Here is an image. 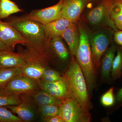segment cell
<instances>
[{"instance_id": "obj_1", "label": "cell", "mask_w": 122, "mask_h": 122, "mask_svg": "<svg viewBox=\"0 0 122 122\" xmlns=\"http://www.w3.org/2000/svg\"><path fill=\"white\" fill-rule=\"evenodd\" d=\"M9 22L27 41L25 49L18 50L25 57L26 63L36 62L50 68V64L54 57L51 48V39L46 33L45 25L21 17L11 18Z\"/></svg>"}, {"instance_id": "obj_2", "label": "cell", "mask_w": 122, "mask_h": 122, "mask_svg": "<svg viewBox=\"0 0 122 122\" xmlns=\"http://www.w3.org/2000/svg\"><path fill=\"white\" fill-rule=\"evenodd\" d=\"M63 76L67 84L68 98L74 99L89 111L91 105L86 82L74 56H72L70 65Z\"/></svg>"}, {"instance_id": "obj_3", "label": "cell", "mask_w": 122, "mask_h": 122, "mask_svg": "<svg viewBox=\"0 0 122 122\" xmlns=\"http://www.w3.org/2000/svg\"><path fill=\"white\" fill-rule=\"evenodd\" d=\"M77 24L79 30L80 40L75 57L85 76L88 91L91 92L95 83L96 73L89 42L90 32L79 20L77 22Z\"/></svg>"}, {"instance_id": "obj_4", "label": "cell", "mask_w": 122, "mask_h": 122, "mask_svg": "<svg viewBox=\"0 0 122 122\" xmlns=\"http://www.w3.org/2000/svg\"><path fill=\"white\" fill-rule=\"evenodd\" d=\"M113 31L110 28L105 27L92 31L89 34L92 56L96 70L100 68L101 58L111 42Z\"/></svg>"}, {"instance_id": "obj_5", "label": "cell", "mask_w": 122, "mask_h": 122, "mask_svg": "<svg viewBox=\"0 0 122 122\" xmlns=\"http://www.w3.org/2000/svg\"><path fill=\"white\" fill-rule=\"evenodd\" d=\"M113 0H100L98 4L86 14L85 20L92 31L105 27L110 28L115 32L119 30L116 27L110 15V7Z\"/></svg>"}, {"instance_id": "obj_6", "label": "cell", "mask_w": 122, "mask_h": 122, "mask_svg": "<svg viewBox=\"0 0 122 122\" xmlns=\"http://www.w3.org/2000/svg\"><path fill=\"white\" fill-rule=\"evenodd\" d=\"M59 116L65 122H89L91 119L89 111L70 98L63 100L59 106Z\"/></svg>"}, {"instance_id": "obj_7", "label": "cell", "mask_w": 122, "mask_h": 122, "mask_svg": "<svg viewBox=\"0 0 122 122\" xmlns=\"http://www.w3.org/2000/svg\"><path fill=\"white\" fill-rule=\"evenodd\" d=\"M63 4V0H60L54 5L45 8L34 10L28 14L21 17L45 25L55 20L62 18L61 10Z\"/></svg>"}, {"instance_id": "obj_8", "label": "cell", "mask_w": 122, "mask_h": 122, "mask_svg": "<svg viewBox=\"0 0 122 122\" xmlns=\"http://www.w3.org/2000/svg\"><path fill=\"white\" fill-rule=\"evenodd\" d=\"M22 102L16 106L4 107L12 112L16 114L23 122L34 121L37 117L39 112L38 107L35 104L30 95H20Z\"/></svg>"}, {"instance_id": "obj_9", "label": "cell", "mask_w": 122, "mask_h": 122, "mask_svg": "<svg viewBox=\"0 0 122 122\" xmlns=\"http://www.w3.org/2000/svg\"><path fill=\"white\" fill-rule=\"evenodd\" d=\"M0 39L13 51L17 45L25 46L27 43L26 39L15 27L9 22H3L0 20Z\"/></svg>"}, {"instance_id": "obj_10", "label": "cell", "mask_w": 122, "mask_h": 122, "mask_svg": "<svg viewBox=\"0 0 122 122\" xmlns=\"http://www.w3.org/2000/svg\"><path fill=\"white\" fill-rule=\"evenodd\" d=\"M18 95H30L41 90L37 81L21 75L12 80L5 87Z\"/></svg>"}, {"instance_id": "obj_11", "label": "cell", "mask_w": 122, "mask_h": 122, "mask_svg": "<svg viewBox=\"0 0 122 122\" xmlns=\"http://www.w3.org/2000/svg\"><path fill=\"white\" fill-rule=\"evenodd\" d=\"M89 0H63L61 12L62 18L71 22H77L87 5Z\"/></svg>"}, {"instance_id": "obj_12", "label": "cell", "mask_w": 122, "mask_h": 122, "mask_svg": "<svg viewBox=\"0 0 122 122\" xmlns=\"http://www.w3.org/2000/svg\"><path fill=\"white\" fill-rule=\"evenodd\" d=\"M37 81L41 90L63 100L68 98L67 84L63 76L60 80L52 82H46L40 79Z\"/></svg>"}, {"instance_id": "obj_13", "label": "cell", "mask_w": 122, "mask_h": 122, "mask_svg": "<svg viewBox=\"0 0 122 122\" xmlns=\"http://www.w3.org/2000/svg\"><path fill=\"white\" fill-rule=\"evenodd\" d=\"M26 63L25 57L19 51H0V69L22 67Z\"/></svg>"}, {"instance_id": "obj_14", "label": "cell", "mask_w": 122, "mask_h": 122, "mask_svg": "<svg viewBox=\"0 0 122 122\" xmlns=\"http://www.w3.org/2000/svg\"><path fill=\"white\" fill-rule=\"evenodd\" d=\"M61 37L68 44L71 56H75L78 49L80 40L77 22H71L63 32Z\"/></svg>"}, {"instance_id": "obj_15", "label": "cell", "mask_w": 122, "mask_h": 122, "mask_svg": "<svg viewBox=\"0 0 122 122\" xmlns=\"http://www.w3.org/2000/svg\"><path fill=\"white\" fill-rule=\"evenodd\" d=\"M116 51L115 46L112 45L107 50L101 58L100 66L102 75L104 78L110 77Z\"/></svg>"}, {"instance_id": "obj_16", "label": "cell", "mask_w": 122, "mask_h": 122, "mask_svg": "<svg viewBox=\"0 0 122 122\" xmlns=\"http://www.w3.org/2000/svg\"><path fill=\"white\" fill-rule=\"evenodd\" d=\"M30 95L33 101L38 107L48 105L60 106L63 100L41 89Z\"/></svg>"}, {"instance_id": "obj_17", "label": "cell", "mask_w": 122, "mask_h": 122, "mask_svg": "<svg viewBox=\"0 0 122 122\" xmlns=\"http://www.w3.org/2000/svg\"><path fill=\"white\" fill-rule=\"evenodd\" d=\"M62 39L61 36L52 38L50 44L54 58H57L61 61L65 62L69 58L70 53L66 47Z\"/></svg>"}, {"instance_id": "obj_18", "label": "cell", "mask_w": 122, "mask_h": 122, "mask_svg": "<svg viewBox=\"0 0 122 122\" xmlns=\"http://www.w3.org/2000/svg\"><path fill=\"white\" fill-rule=\"evenodd\" d=\"M71 22L65 18H61L53 21L45 25L46 32L49 37L61 36L62 34Z\"/></svg>"}, {"instance_id": "obj_19", "label": "cell", "mask_w": 122, "mask_h": 122, "mask_svg": "<svg viewBox=\"0 0 122 122\" xmlns=\"http://www.w3.org/2000/svg\"><path fill=\"white\" fill-rule=\"evenodd\" d=\"M47 68H49L36 62L27 63L22 67V75L35 81H38Z\"/></svg>"}, {"instance_id": "obj_20", "label": "cell", "mask_w": 122, "mask_h": 122, "mask_svg": "<svg viewBox=\"0 0 122 122\" xmlns=\"http://www.w3.org/2000/svg\"><path fill=\"white\" fill-rule=\"evenodd\" d=\"M22 67L0 69V89L4 88L12 80L22 75Z\"/></svg>"}, {"instance_id": "obj_21", "label": "cell", "mask_w": 122, "mask_h": 122, "mask_svg": "<svg viewBox=\"0 0 122 122\" xmlns=\"http://www.w3.org/2000/svg\"><path fill=\"white\" fill-rule=\"evenodd\" d=\"M21 102L20 95L13 93L5 88L0 89V107L16 106Z\"/></svg>"}, {"instance_id": "obj_22", "label": "cell", "mask_w": 122, "mask_h": 122, "mask_svg": "<svg viewBox=\"0 0 122 122\" xmlns=\"http://www.w3.org/2000/svg\"><path fill=\"white\" fill-rule=\"evenodd\" d=\"M112 20L116 28L122 30V2L113 0L110 9Z\"/></svg>"}, {"instance_id": "obj_23", "label": "cell", "mask_w": 122, "mask_h": 122, "mask_svg": "<svg viewBox=\"0 0 122 122\" xmlns=\"http://www.w3.org/2000/svg\"><path fill=\"white\" fill-rule=\"evenodd\" d=\"M23 12L11 0H0V20L8 17L13 14Z\"/></svg>"}, {"instance_id": "obj_24", "label": "cell", "mask_w": 122, "mask_h": 122, "mask_svg": "<svg viewBox=\"0 0 122 122\" xmlns=\"http://www.w3.org/2000/svg\"><path fill=\"white\" fill-rule=\"evenodd\" d=\"M122 72V50L119 49L115 57L111 74L114 80L120 77Z\"/></svg>"}, {"instance_id": "obj_25", "label": "cell", "mask_w": 122, "mask_h": 122, "mask_svg": "<svg viewBox=\"0 0 122 122\" xmlns=\"http://www.w3.org/2000/svg\"><path fill=\"white\" fill-rule=\"evenodd\" d=\"M18 116L14 115L4 107H0V122H22Z\"/></svg>"}, {"instance_id": "obj_26", "label": "cell", "mask_w": 122, "mask_h": 122, "mask_svg": "<svg viewBox=\"0 0 122 122\" xmlns=\"http://www.w3.org/2000/svg\"><path fill=\"white\" fill-rule=\"evenodd\" d=\"M40 113L43 117L59 116V106L48 105L38 107Z\"/></svg>"}, {"instance_id": "obj_27", "label": "cell", "mask_w": 122, "mask_h": 122, "mask_svg": "<svg viewBox=\"0 0 122 122\" xmlns=\"http://www.w3.org/2000/svg\"><path fill=\"white\" fill-rule=\"evenodd\" d=\"M113 91V88L111 87L102 96L101 102L104 106L110 107L113 105L115 102Z\"/></svg>"}, {"instance_id": "obj_28", "label": "cell", "mask_w": 122, "mask_h": 122, "mask_svg": "<svg viewBox=\"0 0 122 122\" xmlns=\"http://www.w3.org/2000/svg\"><path fill=\"white\" fill-rule=\"evenodd\" d=\"M62 76L61 75L43 76H42L40 80L46 82H52L60 80L62 77Z\"/></svg>"}, {"instance_id": "obj_29", "label": "cell", "mask_w": 122, "mask_h": 122, "mask_svg": "<svg viewBox=\"0 0 122 122\" xmlns=\"http://www.w3.org/2000/svg\"><path fill=\"white\" fill-rule=\"evenodd\" d=\"M43 121L45 122H65V120L59 116L44 117Z\"/></svg>"}, {"instance_id": "obj_30", "label": "cell", "mask_w": 122, "mask_h": 122, "mask_svg": "<svg viewBox=\"0 0 122 122\" xmlns=\"http://www.w3.org/2000/svg\"><path fill=\"white\" fill-rule=\"evenodd\" d=\"M114 38L116 44L122 46V30H118L114 34Z\"/></svg>"}, {"instance_id": "obj_31", "label": "cell", "mask_w": 122, "mask_h": 122, "mask_svg": "<svg viewBox=\"0 0 122 122\" xmlns=\"http://www.w3.org/2000/svg\"><path fill=\"white\" fill-rule=\"evenodd\" d=\"M55 75H61L58 72L54 70L51 69L50 68H47L43 73V76H55Z\"/></svg>"}, {"instance_id": "obj_32", "label": "cell", "mask_w": 122, "mask_h": 122, "mask_svg": "<svg viewBox=\"0 0 122 122\" xmlns=\"http://www.w3.org/2000/svg\"><path fill=\"white\" fill-rule=\"evenodd\" d=\"M14 51L12 49L4 44L0 39V51Z\"/></svg>"}, {"instance_id": "obj_33", "label": "cell", "mask_w": 122, "mask_h": 122, "mask_svg": "<svg viewBox=\"0 0 122 122\" xmlns=\"http://www.w3.org/2000/svg\"><path fill=\"white\" fill-rule=\"evenodd\" d=\"M116 100L118 102H122V88L118 92L116 96Z\"/></svg>"}, {"instance_id": "obj_34", "label": "cell", "mask_w": 122, "mask_h": 122, "mask_svg": "<svg viewBox=\"0 0 122 122\" xmlns=\"http://www.w3.org/2000/svg\"><path fill=\"white\" fill-rule=\"evenodd\" d=\"M91 2H99L100 0H89Z\"/></svg>"}, {"instance_id": "obj_35", "label": "cell", "mask_w": 122, "mask_h": 122, "mask_svg": "<svg viewBox=\"0 0 122 122\" xmlns=\"http://www.w3.org/2000/svg\"><path fill=\"white\" fill-rule=\"evenodd\" d=\"M118 1H120V2H122V0H117Z\"/></svg>"}]
</instances>
